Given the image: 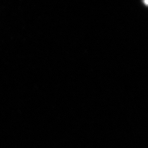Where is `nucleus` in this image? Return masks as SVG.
<instances>
[{"label": "nucleus", "mask_w": 148, "mask_h": 148, "mask_svg": "<svg viewBox=\"0 0 148 148\" xmlns=\"http://www.w3.org/2000/svg\"><path fill=\"white\" fill-rule=\"evenodd\" d=\"M141 3L143 5L146 7L147 8L148 6V0H140Z\"/></svg>", "instance_id": "f257e3e1"}]
</instances>
